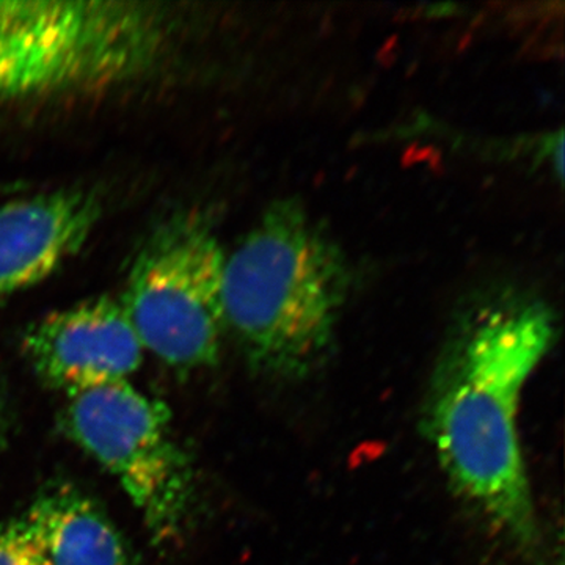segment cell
Returning a JSON list of instances; mask_svg holds the SVG:
<instances>
[{
	"mask_svg": "<svg viewBox=\"0 0 565 565\" xmlns=\"http://www.w3.org/2000/svg\"><path fill=\"white\" fill-rule=\"evenodd\" d=\"M541 294L498 282L457 311L430 375L423 429L452 492L527 561L544 537L519 434L523 390L555 343Z\"/></svg>",
	"mask_w": 565,
	"mask_h": 565,
	"instance_id": "1",
	"label": "cell"
},
{
	"mask_svg": "<svg viewBox=\"0 0 565 565\" xmlns=\"http://www.w3.org/2000/svg\"><path fill=\"white\" fill-rule=\"evenodd\" d=\"M352 288L348 256L300 200H275L223 263L225 330L256 373L313 374Z\"/></svg>",
	"mask_w": 565,
	"mask_h": 565,
	"instance_id": "2",
	"label": "cell"
},
{
	"mask_svg": "<svg viewBox=\"0 0 565 565\" xmlns=\"http://www.w3.org/2000/svg\"><path fill=\"white\" fill-rule=\"evenodd\" d=\"M170 39L169 14L151 3L0 0V104L136 81Z\"/></svg>",
	"mask_w": 565,
	"mask_h": 565,
	"instance_id": "3",
	"label": "cell"
},
{
	"mask_svg": "<svg viewBox=\"0 0 565 565\" xmlns=\"http://www.w3.org/2000/svg\"><path fill=\"white\" fill-rule=\"evenodd\" d=\"M223 263L225 252L200 212H174L152 230L120 297L143 351L180 373L218 363Z\"/></svg>",
	"mask_w": 565,
	"mask_h": 565,
	"instance_id": "4",
	"label": "cell"
},
{
	"mask_svg": "<svg viewBox=\"0 0 565 565\" xmlns=\"http://www.w3.org/2000/svg\"><path fill=\"white\" fill-rule=\"evenodd\" d=\"M63 427L120 482L156 544H170L184 533L195 476L162 401L128 381L77 390L66 394Z\"/></svg>",
	"mask_w": 565,
	"mask_h": 565,
	"instance_id": "5",
	"label": "cell"
},
{
	"mask_svg": "<svg viewBox=\"0 0 565 565\" xmlns=\"http://www.w3.org/2000/svg\"><path fill=\"white\" fill-rule=\"evenodd\" d=\"M22 351L40 381L66 394L128 381L143 362V348L120 302L96 297L32 323Z\"/></svg>",
	"mask_w": 565,
	"mask_h": 565,
	"instance_id": "6",
	"label": "cell"
},
{
	"mask_svg": "<svg viewBox=\"0 0 565 565\" xmlns=\"http://www.w3.org/2000/svg\"><path fill=\"white\" fill-rule=\"evenodd\" d=\"M102 215V196L88 189L0 204V302L57 273L84 247Z\"/></svg>",
	"mask_w": 565,
	"mask_h": 565,
	"instance_id": "7",
	"label": "cell"
},
{
	"mask_svg": "<svg viewBox=\"0 0 565 565\" xmlns=\"http://www.w3.org/2000/svg\"><path fill=\"white\" fill-rule=\"evenodd\" d=\"M24 520L50 565H139L102 505L74 486L43 490Z\"/></svg>",
	"mask_w": 565,
	"mask_h": 565,
	"instance_id": "8",
	"label": "cell"
},
{
	"mask_svg": "<svg viewBox=\"0 0 565 565\" xmlns=\"http://www.w3.org/2000/svg\"><path fill=\"white\" fill-rule=\"evenodd\" d=\"M0 565H50L24 516L0 522Z\"/></svg>",
	"mask_w": 565,
	"mask_h": 565,
	"instance_id": "9",
	"label": "cell"
},
{
	"mask_svg": "<svg viewBox=\"0 0 565 565\" xmlns=\"http://www.w3.org/2000/svg\"><path fill=\"white\" fill-rule=\"evenodd\" d=\"M18 192V188L14 184H0V196L10 195V193Z\"/></svg>",
	"mask_w": 565,
	"mask_h": 565,
	"instance_id": "10",
	"label": "cell"
},
{
	"mask_svg": "<svg viewBox=\"0 0 565 565\" xmlns=\"http://www.w3.org/2000/svg\"><path fill=\"white\" fill-rule=\"evenodd\" d=\"M3 427H2V416H0V449H2V441H3Z\"/></svg>",
	"mask_w": 565,
	"mask_h": 565,
	"instance_id": "11",
	"label": "cell"
}]
</instances>
